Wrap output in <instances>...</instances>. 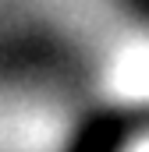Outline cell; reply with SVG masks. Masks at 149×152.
<instances>
[{
	"instance_id": "1",
	"label": "cell",
	"mask_w": 149,
	"mask_h": 152,
	"mask_svg": "<svg viewBox=\"0 0 149 152\" xmlns=\"http://www.w3.org/2000/svg\"><path fill=\"white\" fill-rule=\"evenodd\" d=\"M114 88L135 103H149V46H135L117 60Z\"/></svg>"
},
{
	"instance_id": "2",
	"label": "cell",
	"mask_w": 149,
	"mask_h": 152,
	"mask_svg": "<svg viewBox=\"0 0 149 152\" xmlns=\"http://www.w3.org/2000/svg\"><path fill=\"white\" fill-rule=\"evenodd\" d=\"M135 152H149V145H142V149H135Z\"/></svg>"
}]
</instances>
